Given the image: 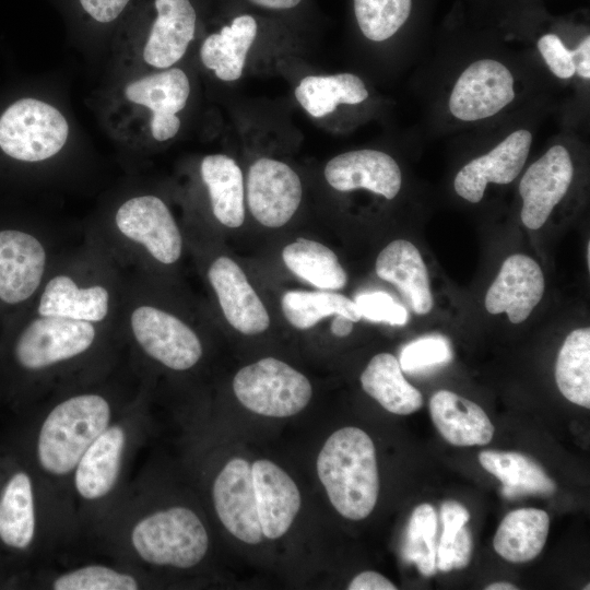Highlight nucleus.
Wrapping results in <instances>:
<instances>
[{
    "label": "nucleus",
    "mask_w": 590,
    "mask_h": 590,
    "mask_svg": "<svg viewBox=\"0 0 590 590\" xmlns=\"http://www.w3.org/2000/svg\"><path fill=\"white\" fill-rule=\"evenodd\" d=\"M130 544L148 564L186 569L198 565L205 556L209 536L191 509L176 506L137 521L130 532Z\"/></svg>",
    "instance_id": "nucleus-7"
},
{
    "label": "nucleus",
    "mask_w": 590,
    "mask_h": 590,
    "mask_svg": "<svg viewBox=\"0 0 590 590\" xmlns=\"http://www.w3.org/2000/svg\"><path fill=\"white\" fill-rule=\"evenodd\" d=\"M550 529L548 515L536 508L510 511L494 536V548L503 558L523 563L535 558L544 547Z\"/></svg>",
    "instance_id": "nucleus-30"
},
{
    "label": "nucleus",
    "mask_w": 590,
    "mask_h": 590,
    "mask_svg": "<svg viewBox=\"0 0 590 590\" xmlns=\"http://www.w3.org/2000/svg\"><path fill=\"white\" fill-rule=\"evenodd\" d=\"M69 127L50 104L23 98L0 117V148L19 161L42 162L55 156L67 142Z\"/></svg>",
    "instance_id": "nucleus-9"
},
{
    "label": "nucleus",
    "mask_w": 590,
    "mask_h": 590,
    "mask_svg": "<svg viewBox=\"0 0 590 590\" xmlns=\"http://www.w3.org/2000/svg\"><path fill=\"white\" fill-rule=\"evenodd\" d=\"M532 143V134L519 129L507 135L488 153L465 164L456 175V192L471 203L482 200L487 184L506 185L522 170Z\"/></svg>",
    "instance_id": "nucleus-15"
},
{
    "label": "nucleus",
    "mask_w": 590,
    "mask_h": 590,
    "mask_svg": "<svg viewBox=\"0 0 590 590\" xmlns=\"http://www.w3.org/2000/svg\"><path fill=\"white\" fill-rule=\"evenodd\" d=\"M118 334L155 363L185 371L203 355L201 339L185 320L151 300L137 273L125 272Z\"/></svg>",
    "instance_id": "nucleus-3"
},
{
    "label": "nucleus",
    "mask_w": 590,
    "mask_h": 590,
    "mask_svg": "<svg viewBox=\"0 0 590 590\" xmlns=\"http://www.w3.org/2000/svg\"><path fill=\"white\" fill-rule=\"evenodd\" d=\"M451 358L449 340L440 334H429L406 344L400 353L399 364L403 371L417 374L447 364Z\"/></svg>",
    "instance_id": "nucleus-38"
},
{
    "label": "nucleus",
    "mask_w": 590,
    "mask_h": 590,
    "mask_svg": "<svg viewBox=\"0 0 590 590\" xmlns=\"http://www.w3.org/2000/svg\"><path fill=\"white\" fill-rule=\"evenodd\" d=\"M436 532L437 516L434 507L429 504L418 505L409 520L403 556L408 562L415 564L417 570L425 577L433 576L437 571Z\"/></svg>",
    "instance_id": "nucleus-35"
},
{
    "label": "nucleus",
    "mask_w": 590,
    "mask_h": 590,
    "mask_svg": "<svg viewBox=\"0 0 590 590\" xmlns=\"http://www.w3.org/2000/svg\"><path fill=\"white\" fill-rule=\"evenodd\" d=\"M485 589L486 590H515V589L517 590L518 588L514 586L512 583L500 581V582L491 583Z\"/></svg>",
    "instance_id": "nucleus-47"
},
{
    "label": "nucleus",
    "mask_w": 590,
    "mask_h": 590,
    "mask_svg": "<svg viewBox=\"0 0 590 590\" xmlns=\"http://www.w3.org/2000/svg\"><path fill=\"white\" fill-rule=\"evenodd\" d=\"M206 276L224 317L233 328L247 335L259 334L268 329V311L234 260L225 256L214 259L208 268Z\"/></svg>",
    "instance_id": "nucleus-16"
},
{
    "label": "nucleus",
    "mask_w": 590,
    "mask_h": 590,
    "mask_svg": "<svg viewBox=\"0 0 590 590\" xmlns=\"http://www.w3.org/2000/svg\"><path fill=\"white\" fill-rule=\"evenodd\" d=\"M295 97L310 116L321 118L334 111L339 104L364 102L368 91L353 73L308 75L295 88Z\"/></svg>",
    "instance_id": "nucleus-31"
},
{
    "label": "nucleus",
    "mask_w": 590,
    "mask_h": 590,
    "mask_svg": "<svg viewBox=\"0 0 590 590\" xmlns=\"http://www.w3.org/2000/svg\"><path fill=\"white\" fill-rule=\"evenodd\" d=\"M327 182L339 191L358 188L370 190L388 200L401 188L402 175L397 162L377 150H357L339 154L324 167Z\"/></svg>",
    "instance_id": "nucleus-19"
},
{
    "label": "nucleus",
    "mask_w": 590,
    "mask_h": 590,
    "mask_svg": "<svg viewBox=\"0 0 590 590\" xmlns=\"http://www.w3.org/2000/svg\"><path fill=\"white\" fill-rule=\"evenodd\" d=\"M514 75L494 59L471 63L458 78L449 97L451 114L463 121L492 117L515 98Z\"/></svg>",
    "instance_id": "nucleus-11"
},
{
    "label": "nucleus",
    "mask_w": 590,
    "mask_h": 590,
    "mask_svg": "<svg viewBox=\"0 0 590 590\" xmlns=\"http://www.w3.org/2000/svg\"><path fill=\"white\" fill-rule=\"evenodd\" d=\"M362 318L373 322H386L392 326H403L409 315L402 305L389 294L375 291L358 294L354 299Z\"/></svg>",
    "instance_id": "nucleus-40"
},
{
    "label": "nucleus",
    "mask_w": 590,
    "mask_h": 590,
    "mask_svg": "<svg viewBox=\"0 0 590 590\" xmlns=\"http://www.w3.org/2000/svg\"><path fill=\"white\" fill-rule=\"evenodd\" d=\"M363 390L387 411L408 415L423 405L421 392L408 382L392 354L375 355L361 375Z\"/></svg>",
    "instance_id": "nucleus-28"
},
{
    "label": "nucleus",
    "mask_w": 590,
    "mask_h": 590,
    "mask_svg": "<svg viewBox=\"0 0 590 590\" xmlns=\"http://www.w3.org/2000/svg\"><path fill=\"white\" fill-rule=\"evenodd\" d=\"M574 166L567 149L556 144L529 166L519 184L522 199L521 221L530 229H539L554 206L568 191Z\"/></svg>",
    "instance_id": "nucleus-14"
},
{
    "label": "nucleus",
    "mask_w": 590,
    "mask_h": 590,
    "mask_svg": "<svg viewBox=\"0 0 590 590\" xmlns=\"http://www.w3.org/2000/svg\"><path fill=\"white\" fill-rule=\"evenodd\" d=\"M88 238L101 246L125 272H143L145 264H175L184 240L169 208L158 197L140 194L118 205L104 229Z\"/></svg>",
    "instance_id": "nucleus-2"
},
{
    "label": "nucleus",
    "mask_w": 590,
    "mask_h": 590,
    "mask_svg": "<svg viewBox=\"0 0 590 590\" xmlns=\"http://www.w3.org/2000/svg\"><path fill=\"white\" fill-rule=\"evenodd\" d=\"M117 338L115 327L34 312L17 334L12 353L22 370L48 374L84 359Z\"/></svg>",
    "instance_id": "nucleus-6"
},
{
    "label": "nucleus",
    "mask_w": 590,
    "mask_h": 590,
    "mask_svg": "<svg viewBox=\"0 0 590 590\" xmlns=\"http://www.w3.org/2000/svg\"><path fill=\"white\" fill-rule=\"evenodd\" d=\"M317 474L341 516L362 520L373 511L379 476L374 442L363 429L350 426L331 434L318 455Z\"/></svg>",
    "instance_id": "nucleus-4"
},
{
    "label": "nucleus",
    "mask_w": 590,
    "mask_h": 590,
    "mask_svg": "<svg viewBox=\"0 0 590 590\" xmlns=\"http://www.w3.org/2000/svg\"><path fill=\"white\" fill-rule=\"evenodd\" d=\"M56 257L49 240L20 229L0 231V302L19 305L36 297Z\"/></svg>",
    "instance_id": "nucleus-10"
},
{
    "label": "nucleus",
    "mask_w": 590,
    "mask_h": 590,
    "mask_svg": "<svg viewBox=\"0 0 590 590\" xmlns=\"http://www.w3.org/2000/svg\"><path fill=\"white\" fill-rule=\"evenodd\" d=\"M156 17L143 49L144 61L167 69L185 55L194 36L197 13L190 0H154Z\"/></svg>",
    "instance_id": "nucleus-21"
},
{
    "label": "nucleus",
    "mask_w": 590,
    "mask_h": 590,
    "mask_svg": "<svg viewBox=\"0 0 590 590\" xmlns=\"http://www.w3.org/2000/svg\"><path fill=\"white\" fill-rule=\"evenodd\" d=\"M137 578L104 565H87L69 570L51 582L55 590H135Z\"/></svg>",
    "instance_id": "nucleus-37"
},
{
    "label": "nucleus",
    "mask_w": 590,
    "mask_h": 590,
    "mask_svg": "<svg viewBox=\"0 0 590 590\" xmlns=\"http://www.w3.org/2000/svg\"><path fill=\"white\" fill-rule=\"evenodd\" d=\"M538 49L548 69L559 79H569L575 73L573 50L565 47L555 34H545L538 40Z\"/></svg>",
    "instance_id": "nucleus-41"
},
{
    "label": "nucleus",
    "mask_w": 590,
    "mask_h": 590,
    "mask_svg": "<svg viewBox=\"0 0 590 590\" xmlns=\"http://www.w3.org/2000/svg\"><path fill=\"white\" fill-rule=\"evenodd\" d=\"M479 460L487 472L503 483L502 494L507 498L526 495L548 496L556 489L555 482L527 455L484 450L480 452Z\"/></svg>",
    "instance_id": "nucleus-29"
},
{
    "label": "nucleus",
    "mask_w": 590,
    "mask_h": 590,
    "mask_svg": "<svg viewBox=\"0 0 590 590\" xmlns=\"http://www.w3.org/2000/svg\"><path fill=\"white\" fill-rule=\"evenodd\" d=\"M214 217L229 228L245 220L243 173L237 163L224 154L206 155L200 165Z\"/></svg>",
    "instance_id": "nucleus-27"
},
{
    "label": "nucleus",
    "mask_w": 590,
    "mask_h": 590,
    "mask_svg": "<svg viewBox=\"0 0 590 590\" xmlns=\"http://www.w3.org/2000/svg\"><path fill=\"white\" fill-rule=\"evenodd\" d=\"M353 321L345 316L335 315L331 323V332L340 338L347 337L353 330Z\"/></svg>",
    "instance_id": "nucleus-45"
},
{
    "label": "nucleus",
    "mask_w": 590,
    "mask_h": 590,
    "mask_svg": "<svg viewBox=\"0 0 590 590\" xmlns=\"http://www.w3.org/2000/svg\"><path fill=\"white\" fill-rule=\"evenodd\" d=\"M190 94L186 73L179 68L140 78L125 90L126 97L152 111L151 132L156 141L163 142L176 135L180 128L177 113L184 109Z\"/></svg>",
    "instance_id": "nucleus-17"
},
{
    "label": "nucleus",
    "mask_w": 590,
    "mask_h": 590,
    "mask_svg": "<svg viewBox=\"0 0 590 590\" xmlns=\"http://www.w3.org/2000/svg\"><path fill=\"white\" fill-rule=\"evenodd\" d=\"M436 552L437 570L450 571L465 567L471 558L472 538L465 522L447 520Z\"/></svg>",
    "instance_id": "nucleus-39"
},
{
    "label": "nucleus",
    "mask_w": 590,
    "mask_h": 590,
    "mask_svg": "<svg viewBox=\"0 0 590 590\" xmlns=\"http://www.w3.org/2000/svg\"><path fill=\"white\" fill-rule=\"evenodd\" d=\"M233 390L246 409L270 417L299 413L312 394L305 375L274 357H264L239 369L233 379Z\"/></svg>",
    "instance_id": "nucleus-8"
},
{
    "label": "nucleus",
    "mask_w": 590,
    "mask_h": 590,
    "mask_svg": "<svg viewBox=\"0 0 590 590\" xmlns=\"http://www.w3.org/2000/svg\"><path fill=\"white\" fill-rule=\"evenodd\" d=\"M125 271L95 241L57 256L35 299V314L117 327Z\"/></svg>",
    "instance_id": "nucleus-1"
},
{
    "label": "nucleus",
    "mask_w": 590,
    "mask_h": 590,
    "mask_svg": "<svg viewBox=\"0 0 590 590\" xmlns=\"http://www.w3.org/2000/svg\"><path fill=\"white\" fill-rule=\"evenodd\" d=\"M282 311L295 328L305 330L331 315H342L353 322L361 320L354 300L331 292L288 291L281 300Z\"/></svg>",
    "instance_id": "nucleus-34"
},
{
    "label": "nucleus",
    "mask_w": 590,
    "mask_h": 590,
    "mask_svg": "<svg viewBox=\"0 0 590 590\" xmlns=\"http://www.w3.org/2000/svg\"><path fill=\"white\" fill-rule=\"evenodd\" d=\"M36 534V508L31 475L9 474L0 487V543L9 550H27Z\"/></svg>",
    "instance_id": "nucleus-25"
},
{
    "label": "nucleus",
    "mask_w": 590,
    "mask_h": 590,
    "mask_svg": "<svg viewBox=\"0 0 590 590\" xmlns=\"http://www.w3.org/2000/svg\"><path fill=\"white\" fill-rule=\"evenodd\" d=\"M544 293V276L532 258L516 253L502 264L488 287L485 308L492 315L506 312L509 321H524L540 303Z\"/></svg>",
    "instance_id": "nucleus-18"
},
{
    "label": "nucleus",
    "mask_w": 590,
    "mask_h": 590,
    "mask_svg": "<svg viewBox=\"0 0 590 590\" xmlns=\"http://www.w3.org/2000/svg\"><path fill=\"white\" fill-rule=\"evenodd\" d=\"M250 2L266 9L286 10L296 7L302 0H249Z\"/></svg>",
    "instance_id": "nucleus-46"
},
{
    "label": "nucleus",
    "mask_w": 590,
    "mask_h": 590,
    "mask_svg": "<svg viewBox=\"0 0 590 590\" xmlns=\"http://www.w3.org/2000/svg\"><path fill=\"white\" fill-rule=\"evenodd\" d=\"M303 194L300 178L287 164L262 157L248 170L247 202L253 217L267 227L285 225Z\"/></svg>",
    "instance_id": "nucleus-12"
},
{
    "label": "nucleus",
    "mask_w": 590,
    "mask_h": 590,
    "mask_svg": "<svg viewBox=\"0 0 590 590\" xmlns=\"http://www.w3.org/2000/svg\"><path fill=\"white\" fill-rule=\"evenodd\" d=\"M215 511L226 530L247 544L263 538L252 482L251 465L241 458L229 460L213 484Z\"/></svg>",
    "instance_id": "nucleus-13"
},
{
    "label": "nucleus",
    "mask_w": 590,
    "mask_h": 590,
    "mask_svg": "<svg viewBox=\"0 0 590 590\" xmlns=\"http://www.w3.org/2000/svg\"><path fill=\"white\" fill-rule=\"evenodd\" d=\"M432 420L440 435L455 446H483L494 435V425L476 403L449 390H439L429 401Z\"/></svg>",
    "instance_id": "nucleus-24"
},
{
    "label": "nucleus",
    "mask_w": 590,
    "mask_h": 590,
    "mask_svg": "<svg viewBox=\"0 0 590 590\" xmlns=\"http://www.w3.org/2000/svg\"><path fill=\"white\" fill-rule=\"evenodd\" d=\"M376 273L398 287L415 314L432 310L434 299L427 269L412 243L397 239L386 246L377 257Z\"/></svg>",
    "instance_id": "nucleus-23"
},
{
    "label": "nucleus",
    "mask_w": 590,
    "mask_h": 590,
    "mask_svg": "<svg viewBox=\"0 0 590 590\" xmlns=\"http://www.w3.org/2000/svg\"><path fill=\"white\" fill-rule=\"evenodd\" d=\"M575 70L582 79H590V37L587 35L580 44L573 49Z\"/></svg>",
    "instance_id": "nucleus-44"
},
{
    "label": "nucleus",
    "mask_w": 590,
    "mask_h": 590,
    "mask_svg": "<svg viewBox=\"0 0 590 590\" xmlns=\"http://www.w3.org/2000/svg\"><path fill=\"white\" fill-rule=\"evenodd\" d=\"M127 444L122 425H109L88 446L74 468L76 493L86 500L105 497L117 483Z\"/></svg>",
    "instance_id": "nucleus-22"
},
{
    "label": "nucleus",
    "mask_w": 590,
    "mask_h": 590,
    "mask_svg": "<svg viewBox=\"0 0 590 590\" xmlns=\"http://www.w3.org/2000/svg\"><path fill=\"white\" fill-rule=\"evenodd\" d=\"M349 590H396L397 587L379 573L367 570L356 575Z\"/></svg>",
    "instance_id": "nucleus-43"
},
{
    "label": "nucleus",
    "mask_w": 590,
    "mask_h": 590,
    "mask_svg": "<svg viewBox=\"0 0 590 590\" xmlns=\"http://www.w3.org/2000/svg\"><path fill=\"white\" fill-rule=\"evenodd\" d=\"M111 404L99 391H81L60 400L44 418L36 459L54 476L71 473L88 446L110 423Z\"/></svg>",
    "instance_id": "nucleus-5"
},
{
    "label": "nucleus",
    "mask_w": 590,
    "mask_h": 590,
    "mask_svg": "<svg viewBox=\"0 0 590 590\" xmlns=\"http://www.w3.org/2000/svg\"><path fill=\"white\" fill-rule=\"evenodd\" d=\"M251 474L263 536L281 538L299 511V489L293 479L270 460L255 461Z\"/></svg>",
    "instance_id": "nucleus-20"
},
{
    "label": "nucleus",
    "mask_w": 590,
    "mask_h": 590,
    "mask_svg": "<svg viewBox=\"0 0 590 590\" xmlns=\"http://www.w3.org/2000/svg\"><path fill=\"white\" fill-rule=\"evenodd\" d=\"M257 31L253 16L243 14L235 17L220 33L211 34L203 40L200 48L202 63L222 81L238 80Z\"/></svg>",
    "instance_id": "nucleus-26"
},
{
    "label": "nucleus",
    "mask_w": 590,
    "mask_h": 590,
    "mask_svg": "<svg viewBox=\"0 0 590 590\" xmlns=\"http://www.w3.org/2000/svg\"><path fill=\"white\" fill-rule=\"evenodd\" d=\"M286 267L298 278L321 290H340L347 274L337 255L316 240L297 238L282 252Z\"/></svg>",
    "instance_id": "nucleus-32"
},
{
    "label": "nucleus",
    "mask_w": 590,
    "mask_h": 590,
    "mask_svg": "<svg viewBox=\"0 0 590 590\" xmlns=\"http://www.w3.org/2000/svg\"><path fill=\"white\" fill-rule=\"evenodd\" d=\"M555 379L570 402L590 408V330L576 329L565 339L557 356Z\"/></svg>",
    "instance_id": "nucleus-33"
},
{
    "label": "nucleus",
    "mask_w": 590,
    "mask_h": 590,
    "mask_svg": "<svg viewBox=\"0 0 590 590\" xmlns=\"http://www.w3.org/2000/svg\"><path fill=\"white\" fill-rule=\"evenodd\" d=\"M82 9L96 22L115 21L130 0H79Z\"/></svg>",
    "instance_id": "nucleus-42"
},
{
    "label": "nucleus",
    "mask_w": 590,
    "mask_h": 590,
    "mask_svg": "<svg viewBox=\"0 0 590 590\" xmlns=\"http://www.w3.org/2000/svg\"><path fill=\"white\" fill-rule=\"evenodd\" d=\"M411 5L412 0H354V12L364 36L382 42L405 23Z\"/></svg>",
    "instance_id": "nucleus-36"
}]
</instances>
